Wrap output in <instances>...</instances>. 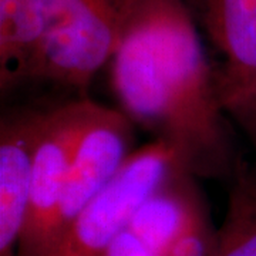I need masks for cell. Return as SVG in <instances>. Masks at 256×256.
<instances>
[{
    "instance_id": "cell-6",
    "label": "cell",
    "mask_w": 256,
    "mask_h": 256,
    "mask_svg": "<svg viewBox=\"0 0 256 256\" xmlns=\"http://www.w3.org/2000/svg\"><path fill=\"white\" fill-rule=\"evenodd\" d=\"M48 110H16L0 124V256H16Z\"/></svg>"
},
{
    "instance_id": "cell-9",
    "label": "cell",
    "mask_w": 256,
    "mask_h": 256,
    "mask_svg": "<svg viewBox=\"0 0 256 256\" xmlns=\"http://www.w3.org/2000/svg\"><path fill=\"white\" fill-rule=\"evenodd\" d=\"M44 46L42 0H0V87L37 80Z\"/></svg>"
},
{
    "instance_id": "cell-7",
    "label": "cell",
    "mask_w": 256,
    "mask_h": 256,
    "mask_svg": "<svg viewBox=\"0 0 256 256\" xmlns=\"http://www.w3.org/2000/svg\"><path fill=\"white\" fill-rule=\"evenodd\" d=\"M224 63L216 70L225 104L256 86V0H195ZM225 108V107H224Z\"/></svg>"
},
{
    "instance_id": "cell-10",
    "label": "cell",
    "mask_w": 256,
    "mask_h": 256,
    "mask_svg": "<svg viewBox=\"0 0 256 256\" xmlns=\"http://www.w3.org/2000/svg\"><path fill=\"white\" fill-rule=\"evenodd\" d=\"M229 181L228 210L214 256H256V158L240 160Z\"/></svg>"
},
{
    "instance_id": "cell-1",
    "label": "cell",
    "mask_w": 256,
    "mask_h": 256,
    "mask_svg": "<svg viewBox=\"0 0 256 256\" xmlns=\"http://www.w3.org/2000/svg\"><path fill=\"white\" fill-rule=\"evenodd\" d=\"M121 111L195 178L229 181L242 160L185 0H126L111 57Z\"/></svg>"
},
{
    "instance_id": "cell-5",
    "label": "cell",
    "mask_w": 256,
    "mask_h": 256,
    "mask_svg": "<svg viewBox=\"0 0 256 256\" xmlns=\"http://www.w3.org/2000/svg\"><path fill=\"white\" fill-rule=\"evenodd\" d=\"M132 140L131 120L122 111L100 106L74 152L63 182L53 225V248L72 220L127 162L134 152Z\"/></svg>"
},
{
    "instance_id": "cell-12",
    "label": "cell",
    "mask_w": 256,
    "mask_h": 256,
    "mask_svg": "<svg viewBox=\"0 0 256 256\" xmlns=\"http://www.w3.org/2000/svg\"><path fill=\"white\" fill-rule=\"evenodd\" d=\"M101 256H162L128 228H126Z\"/></svg>"
},
{
    "instance_id": "cell-8",
    "label": "cell",
    "mask_w": 256,
    "mask_h": 256,
    "mask_svg": "<svg viewBox=\"0 0 256 256\" xmlns=\"http://www.w3.org/2000/svg\"><path fill=\"white\" fill-rule=\"evenodd\" d=\"M196 180L176 168L138 206L127 228L162 255L184 230L208 215Z\"/></svg>"
},
{
    "instance_id": "cell-2",
    "label": "cell",
    "mask_w": 256,
    "mask_h": 256,
    "mask_svg": "<svg viewBox=\"0 0 256 256\" xmlns=\"http://www.w3.org/2000/svg\"><path fill=\"white\" fill-rule=\"evenodd\" d=\"M126 0H42L44 46L37 80L84 88L111 62Z\"/></svg>"
},
{
    "instance_id": "cell-4",
    "label": "cell",
    "mask_w": 256,
    "mask_h": 256,
    "mask_svg": "<svg viewBox=\"0 0 256 256\" xmlns=\"http://www.w3.org/2000/svg\"><path fill=\"white\" fill-rule=\"evenodd\" d=\"M100 104L74 100L47 112L33 166L26 222L16 256H47L53 248V225L63 182L74 152Z\"/></svg>"
},
{
    "instance_id": "cell-3",
    "label": "cell",
    "mask_w": 256,
    "mask_h": 256,
    "mask_svg": "<svg viewBox=\"0 0 256 256\" xmlns=\"http://www.w3.org/2000/svg\"><path fill=\"white\" fill-rule=\"evenodd\" d=\"M178 168L160 141L136 150L102 191L72 220L47 256H101L146 196Z\"/></svg>"
},
{
    "instance_id": "cell-11",
    "label": "cell",
    "mask_w": 256,
    "mask_h": 256,
    "mask_svg": "<svg viewBox=\"0 0 256 256\" xmlns=\"http://www.w3.org/2000/svg\"><path fill=\"white\" fill-rule=\"evenodd\" d=\"M228 117L249 140L256 158V86L224 104Z\"/></svg>"
}]
</instances>
